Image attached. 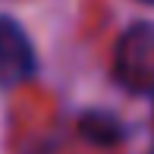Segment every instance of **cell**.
<instances>
[{
  "instance_id": "6da1fadb",
  "label": "cell",
  "mask_w": 154,
  "mask_h": 154,
  "mask_svg": "<svg viewBox=\"0 0 154 154\" xmlns=\"http://www.w3.org/2000/svg\"><path fill=\"white\" fill-rule=\"evenodd\" d=\"M113 82L129 94H154V22H132L113 47Z\"/></svg>"
},
{
  "instance_id": "7a4b0ae2",
  "label": "cell",
  "mask_w": 154,
  "mask_h": 154,
  "mask_svg": "<svg viewBox=\"0 0 154 154\" xmlns=\"http://www.w3.org/2000/svg\"><path fill=\"white\" fill-rule=\"evenodd\" d=\"M38 72L32 38L13 16H0V85L13 88Z\"/></svg>"
},
{
  "instance_id": "3957f363",
  "label": "cell",
  "mask_w": 154,
  "mask_h": 154,
  "mask_svg": "<svg viewBox=\"0 0 154 154\" xmlns=\"http://www.w3.org/2000/svg\"><path fill=\"white\" fill-rule=\"evenodd\" d=\"M79 135L97 148H113V145L126 142L129 126L110 110H85L79 116Z\"/></svg>"
},
{
  "instance_id": "277c9868",
  "label": "cell",
  "mask_w": 154,
  "mask_h": 154,
  "mask_svg": "<svg viewBox=\"0 0 154 154\" xmlns=\"http://www.w3.org/2000/svg\"><path fill=\"white\" fill-rule=\"evenodd\" d=\"M138 3H154V0H138Z\"/></svg>"
},
{
  "instance_id": "5b68a950",
  "label": "cell",
  "mask_w": 154,
  "mask_h": 154,
  "mask_svg": "<svg viewBox=\"0 0 154 154\" xmlns=\"http://www.w3.org/2000/svg\"><path fill=\"white\" fill-rule=\"evenodd\" d=\"M151 154H154V148H151Z\"/></svg>"
},
{
  "instance_id": "8992f818",
  "label": "cell",
  "mask_w": 154,
  "mask_h": 154,
  "mask_svg": "<svg viewBox=\"0 0 154 154\" xmlns=\"http://www.w3.org/2000/svg\"><path fill=\"white\" fill-rule=\"evenodd\" d=\"M151 97H154V94H151Z\"/></svg>"
}]
</instances>
